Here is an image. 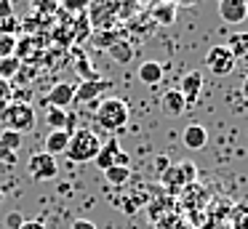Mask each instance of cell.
<instances>
[{
    "label": "cell",
    "instance_id": "1",
    "mask_svg": "<svg viewBox=\"0 0 248 229\" xmlns=\"http://www.w3.org/2000/svg\"><path fill=\"white\" fill-rule=\"evenodd\" d=\"M102 141L96 138V133L88 131V128H78L70 133V144H67V157L72 163H88V160H96Z\"/></svg>",
    "mask_w": 248,
    "mask_h": 229
},
{
    "label": "cell",
    "instance_id": "2",
    "mask_svg": "<svg viewBox=\"0 0 248 229\" xmlns=\"http://www.w3.org/2000/svg\"><path fill=\"white\" fill-rule=\"evenodd\" d=\"M128 117H131L128 104L123 99H118V96H109V99L96 104V122L104 131H123Z\"/></svg>",
    "mask_w": 248,
    "mask_h": 229
},
{
    "label": "cell",
    "instance_id": "3",
    "mask_svg": "<svg viewBox=\"0 0 248 229\" xmlns=\"http://www.w3.org/2000/svg\"><path fill=\"white\" fill-rule=\"evenodd\" d=\"M195 179H198V165L189 163V160H182V163H171V168L160 176V184L171 195H179L189 184H195Z\"/></svg>",
    "mask_w": 248,
    "mask_h": 229
},
{
    "label": "cell",
    "instance_id": "4",
    "mask_svg": "<svg viewBox=\"0 0 248 229\" xmlns=\"http://www.w3.org/2000/svg\"><path fill=\"white\" fill-rule=\"evenodd\" d=\"M3 117H6L8 131H16V133L32 131L35 122H38V115H35L32 104H27V101H11V107L3 112Z\"/></svg>",
    "mask_w": 248,
    "mask_h": 229
},
{
    "label": "cell",
    "instance_id": "5",
    "mask_svg": "<svg viewBox=\"0 0 248 229\" xmlns=\"http://www.w3.org/2000/svg\"><path fill=\"white\" fill-rule=\"evenodd\" d=\"M27 173L32 181H51L59 176V165H56V157L46 152H38L27 160Z\"/></svg>",
    "mask_w": 248,
    "mask_h": 229
},
{
    "label": "cell",
    "instance_id": "6",
    "mask_svg": "<svg viewBox=\"0 0 248 229\" xmlns=\"http://www.w3.org/2000/svg\"><path fill=\"white\" fill-rule=\"evenodd\" d=\"M235 61L237 59L227 51V46H214V48H208V53H205V67H208V72L216 75V77L230 75L232 69H235Z\"/></svg>",
    "mask_w": 248,
    "mask_h": 229
},
{
    "label": "cell",
    "instance_id": "7",
    "mask_svg": "<svg viewBox=\"0 0 248 229\" xmlns=\"http://www.w3.org/2000/svg\"><path fill=\"white\" fill-rule=\"evenodd\" d=\"M219 16L227 24H240L248 19V0H219Z\"/></svg>",
    "mask_w": 248,
    "mask_h": 229
},
{
    "label": "cell",
    "instance_id": "8",
    "mask_svg": "<svg viewBox=\"0 0 248 229\" xmlns=\"http://www.w3.org/2000/svg\"><path fill=\"white\" fill-rule=\"evenodd\" d=\"M200 88H203V72H200V69H192V72H187V75L182 77V85H179V93L184 96L187 107L198 101Z\"/></svg>",
    "mask_w": 248,
    "mask_h": 229
},
{
    "label": "cell",
    "instance_id": "9",
    "mask_svg": "<svg viewBox=\"0 0 248 229\" xmlns=\"http://www.w3.org/2000/svg\"><path fill=\"white\" fill-rule=\"evenodd\" d=\"M46 101H48V107L64 109V107H70L72 101H75V85H72V83H56L54 88L48 91Z\"/></svg>",
    "mask_w": 248,
    "mask_h": 229
},
{
    "label": "cell",
    "instance_id": "10",
    "mask_svg": "<svg viewBox=\"0 0 248 229\" xmlns=\"http://www.w3.org/2000/svg\"><path fill=\"white\" fill-rule=\"evenodd\" d=\"M150 19L155 21L157 27H171L176 21V5L168 3V0H155L150 5Z\"/></svg>",
    "mask_w": 248,
    "mask_h": 229
},
{
    "label": "cell",
    "instance_id": "11",
    "mask_svg": "<svg viewBox=\"0 0 248 229\" xmlns=\"http://www.w3.org/2000/svg\"><path fill=\"white\" fill-rule=\"evenodd\" d=\"M104 88H109V83H107V80H102V77H99V80H83V83L75 88V101H78V104H88V101H93Z\"/></svg>",
    "mask_w": 248,
    "mask_h": 229
},
{
    "label": "cell",
    "instance_id": "12",
    "mask_svg": "<svg viewBox=\"0 0 248 229\" xmlns=\"http://www.w3.org/2000/svg\"><path fill=\"white\" fill-rule=\"evenodd\" d=\"M160 107H163V112H166L168 117H179V115L187 112V101H184L182 93H179V88H168L166 93H163V99H160Z\"/></svg>",
    "mask_w": 248,
    "mask_h": 229
},
{
    "label": "cell",
    "instance_id": "13",
    "mask_svg": "<svg viewBox=\"0 0 248 229\" xmlns=\"http://www.w3.org/2000/svg\"><path fill=\"white\" fill-rule=\"evenodd\" d=\"M104 51H107V56L112 59V61H118V64H131L134 61V46H131L128 40H123V37H115Z\"/></svg>",
    "mask_w": 248,
    "mask_h": 229
},
{
    "label": "cell",
    "instance_id": "14",
    "mask_svg": "<svg viewBox=\"0 0 248 229\" xmlns=\"http://www.w3.org/2000/svg\"><path fill=\"white\" fill-rule=\"evenodd\" d=\"M182 141L187 149H203L205 144H208V131H205V125H200V122H192V125L184 128Z\"/></svg>",
    "mask_w": 248,
    "mask_h": 229
},
{
    "label": "cell",
    "instance_id": "15",
    "mask_svg": "<svg viewBox=\"0 0 248 229\" xmlns=\"http://www.w3.org/2000/svg\"><path fill=\"white\" fill-rule=\"evenodd\" d=\"M163 75H166V67H163L160 61H155V59L139 64V80L144 85H157L163 80Z\"/></svg>",
    "mask_w": 248,
    "mask_h": 229
},
{
    "label": "cell",
    "instance_id": "16",
    "mask_svg": "<svg viewBox=\"0 0 248 229\" xmlns=\"http://www.w3.org/2000/svg\"><path fill=\"white\" fill-rule=\"evenodd\" d=\"M67 144H70V133L67 131H51L48 136H46V154H51V157H56V154H64L67 152Z\"/></svg>",
    "mask_w": 248,
    "mask_h": 229
},
{
    "label": "cell",
    "instance_id": "17",
    "mask_svg": "<svg viewBox=\"0 0 248 229\" xmlns=\"http://www.w3.org/2000/svg\"><path fill=\"white\" fill-rule=\"evenodd\" d=\"M120 152V144H118V138H109V141H104L102 144V149H99V154H96V168H102V170H107V168H112L115 165V154Z\"/></svg>",
    "mask_w": 248,
    "mask_h": 229
},
{
    "label": "cell",
    "instance_id": "18",
    "mask_svg": "<svg viewBox=\"0 0 248 229\" xmlns=\"http://www.w3.org/2000/svg\"><path fill=\"white\" fill-rule=\"evenodd\" d=\"M46 122L51 125V131H67V128H72V117L67 115L64 109H56V107H51V109L46 112Z\"/></svg>",
    "mask_w": 248,
    "mask_h": 229
},
{
    "label": "cell",
    "instance_id": "19",
    "mask_svg": "<svg viewBox=\"0 0 248 229\" xmlns=\"http://www.w3.org/2000/svg\"><path fill=\"white\" fill-rule=\"evenodd\" d=\"M227 51L235 59H243L248 53V32H232L227 37Z\"/></svg>",
    "mask_w": 248,
    "mask_h": 229
},
{
    "label": "cell",
    "instance_id": "20",
    "mask_svg": "<svg viewBox=\"0 0 248 229\" xmlns=\"http://www.w3.org/2000/svg\"><path fill=\"white\" fill-rule=\"evenodd\" d=\"M19 69H22V61H19L16 56L0 59V80H3V83H11V77H16Z\"/></svg>",
    "mask_w": 248,
    "mask_h": 229
},
{
    "label": "cell",
    "instance_id": "21",
    "mask_svg": "<svg viewBox=\"0 0 248 229\" xmlns=\"http://www.w3.org/2000/svg\"><path fill=\"white\" fill-rule=\"evenodd\" d=\"M104 179H107L109 184H115V186H123L125 181L131 179V168H123V165H112V168L104 170Z\"/></svg>",
    "mask_w": 248,
    "mask_h": 229
},
{
    "label": "cell",
    "instance_id": "22",
    "mask_svg": "<svg viewBox=\"0 0 248 229\" xmlns=\"http://www.w3.org/2000/svg\"><path fill=\"white\" fill-rule=\"evenodd\" d=\"M75 59H78V72H80L83 80H99V75L91 69V64H88L86 53H83L80 48H75Z\"/></svg>",
    "mask_w": 248,
    "mask_h": 229
},
{
    "label": "cell",
    "instance_id": "23",
    "mask_svg": "<svg viewBox=\"0 0 248 229\" xmlns=\"http://www.w3.org/2000/svg\"><path fill=\"white\" fill-rule=\"evenodd\" d=\"M35 46H38V43H35V37H32V35L22 37V40H16V53H14V56H16L19 61H24V59H27V53H30V51H35Z\"/></svg>",
    "mask_w": 248,
    "mask_h": 229
},
{
    "label": "cell",
    "instance_id": "24",
    "mask_svg": "<svg viewBox=\"0 0 248 229\" xmlns=\"http://www.w3.org/2000/svg\"><path fill=\"white\" fill-rule=\"evenodd\" d=\"M11 101H14V88H11V83H3V80H0V117H3V112L11 107Z\"/></svg>",
    "mask_w": 248,
    "mask_h": 229
},
{
    "label": "cell",
    "instance_id": "25",
    "mask_svg": "<svg viewBox=\"0 0 248 229\" xmlns=\"http://www.w3.org/2000/svg\"><path fill=\"white\" fill-rule=\"evenodd\" d=\"M16 53V37L14 35H0V59H8Z\"/></svg>",
    "mask_w": 248,
    "mask_h": 229
},
{
    "label": "cell",
    "instance_id": "26",
    "mask_svg": "<svg viewBox=\"0 0 248 229\" xmlns=\"http://www.w3.org/2000/svg\"><path fill=\"white\" fill-rule=\"evenodd\" d=\"M0 141H3L6 147H11L14 152H16V149L22 147V133H16V131H8V128H6V131L0 133Z\"/></svg>",
    "mask_w": 248,
    "mask_h": 229
},
{
    "label": "cell",
    "instance_id": "27",
    "mask_svg": "<svg viewBox=\"0 0 248 229\" xmlns=\"http://www.w3.org/2000/svg\"><path fill=\"white\" fill-rule=\"evenodd\" d=\"M232 224H235V229H248V205L237 208L235 216H232Z\"/></svg>",
    "mask_w": 248,
    "mask_h": 229
},
{
    "label": "cell",
    "instance_id": "28",
    "mask_svg": "<svg viewBox=\"0 0 248 229\" xmlns=\"http://www.w3.org/2000/svg\"><path fill=\"white\" fill-rule=\"evenodd\" d=\"M19 27H22V24H19L16 16H11V19H3V21H0V35H14V37H16V30H19Z\"/></svg>",
    "mask_w": 248,
    "mask_h": 229
},
{
    "label": "cell",
    "instance_id": "29",
    "mask_svg": "<svg viewBox=\"0 0 248 229\" xmlns=\"http://www.w3.org/2000/svg\"><path fill=\"white\" fill-rule=\"evenodd\" d=\"M168 168H171V160H168V154H157V157H155V173L163 176Z\"/></svg>",
    "mask_w": 248,
    "mask_h": 229
},
{
    "label": "cell",
    "instance_id": "30",
    "mask_svg": "<svg viewBox=\"0 0 248 229\" xmlns=\"http://www.w3.org/2000/svg\"><path fill=\"white\" fill-rule=\"evenodd\" d=\"M6 224H8V229H19V227L24 224V216H22L19 211H11V213L6 216Z\"/></svg>",
    "mask_w": 248,
    "mask_h": 229
},
{
    "label": "cell",
    "instance_id": "31",
    "mask_svg": "<svg viewBox=\"0 0 248 229\" xmlns=\"http://www.w3.org/2000/svg\"><path fill=\"white\" fill-rule=\"evenodd\" d=\"M11 16H14V3L11 0H0V21L11 19Z\"/></svg>",
    "mask_w": 248,
    "mask_h": 229
},
{
    "label": "cell",
    "instance_id": "32",
    "mask_svg": "<svg viewBox=\"0 0 248 229\" xmlns=\"http://www.w3.org/2000/svg\"><path fill=\"white\" fill-rule=\"evenodd\" d=\"M0 160H6V163H8V160H11V163L16 160V152H14L11 147H6L3 141H0Z\"/></svg>",
    "mask_w": 248,
    "mask_h": 229
},
{
    "label": "cell",
    "instance_id": "33",
    "mask_svg": "<svg viewBox=\"0 0 248 229\" xmlns=\"http://www.w3.org/2000/svg\"><path fill=\"white\" fill-rule=\"evenodd\" d=\"M70 229H96V224L88 221V218H78V221H72Z\"/></svg>",
    "mask_w": 248,
    "mask_h": 229
},
{
    "label": "cell",
    "instance_id": "34",
    "mask_svg": "<svg viewBox=\"0 0 248 229\" xmlns=\"http://www.w3.org/2000/svg\"><path fill=\"white\" fill-rule=\"evenodd\" d=\"M19 229H46V224L35 218V221H24V224H22V227H19Z\"/></svg>",
    "mask_w": 248,
    "mask_h": 229
},
{
    "label": "cell",
    "instance_id": "35",
    "mask_svg": "<svg viewBox=\"0 0 248 229\" xmlns=\"http://www.w3.org/2000/svg\"><path fill=\"white\" fill-rule=\"evenodd\" d=\"M115 165H123V168H128V154H125L123 149H120V152L115 154Z\"/></svg>",
    "mask_w": 248,
    "mask_h": 229
},
{
    "label": "cell",
    "instance_id": "36",
    "mask_svg": "<svg viewBox=\"0 0 248 229\" xmlns=\"http://www.w3.org/2000/svg\"><path fill=\"white\" fill-rule=\"evenodd\" d=\"M173 229H198V227H195L192 221H184V218H179V224H176Z\"/></svg>",
    "mask_w": 248,
    "mask_h": 229
},
{
    "label": "cell",
    "instance_id": "37",
    "mask_svg": "<svg viewBox=\"0 0 248 229\" xmlns=\"http://www.w3.org/2000/svg\"><path fill=\"white\" fill-rule=\"evenodd\" d=\"M168 3H173V5H179V3H182V5H195L198 0H168Z\"/></svg>",
    "mask_w": 248,
    "mask_h": 229
},
{
    "label": "cell",
    "instance_id": "38",
    "mask_svg": "<svg viewBox=\"0 0 248 229\" xmlns=\"http://www.w3.org/2000/svg\"><path fill=\"white\" fill-rule=\"evenodd\" d=\"M240 93H243V99H246V104H248V77H246V83H243Z\"/></svg>",
    "mask_w": 248,
    "mask_h": 229
},
{
    "label": "cell",
    "instance_id": "39",
    "mask_svg": "<svg viewBox=\"0 0 248 229\" xmlns=\"http://www.w3.org/2000/svg\"><path fill=\"white\" fill-rule=\"evenodd\" d=\"M243 64H246V77H248V53L243 56Z\"/></svg>",
    "mask_w": 248,
    "mask_h": 229
},
{
    "label": "cell",
    "instance_id": "40",
    "mask_svg": "<svg viewBox=\"0 0 248 229\" xmlns=\"http://www.w3.org/2000/svg\"><path fill=\"white\" fill-rule=\"evenodd\" d=\"M3 197H6V195H3V189H0V202H3Z\"/></svg>",
    "mask_w": 248,
    "mask_h": 229
},
{
    "label": "cell",
    "instance_id": "41",
    "mask_svg": "<svg viewBox=\"0 0 248 229\" xmlns=\"http://www.w3.org/2000/svg\"><path fill=\"white\" fill-rule=\"evenodd\" d=\"M141 3H144V0H141Z\"/></svg>",
    "mask_w": 248,
    "mask_h": 229
}]
</instances>
